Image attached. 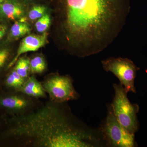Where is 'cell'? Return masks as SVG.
<instances>
[{
    "instance_id": "obj_1",
    "label": "cell",
    "mask_w": 147,
    "mask_h": 147,
    "mask_svg": "<svg viewBox=\"0 0 147 147\" xmlns=\"http://www.w3.org/2000/svg\"><path fill=\"white\" fill-rule=\"evenodd\" d=\"M67 38L81 46L82 55L100 53L123 28L130 0H61Z\"/></svg>"
},
{
    "instance_id": "obj_2",
    "label": "cell",
    "mask_w": 147,
    "mask_h": 147,
    "mask_svg": "<svg viewBox=\"0 0 147 147\" xmlns=\"http://www.w3.org/2000/svg\"><path fill=\"white\" fill-rule=\"evenodd\" d=\"M59 103L49 102L39 110L16 119L14 135L28 144L45 147H94L102 139L93 132L76 126Z\"/></svg>"
},
{
    "instance_id": "obj_3",
    "label": "cell",
    "mask_w": 147,
    "mask_h": 147,
    "mask_svg": "<svg viewBox=\"0 0 147 147\" xmlns=\"http://www.w3.org/2000/svg\"><path fill=\"white\" fill-rule=\"evenodd\" d=\"M115 97L111 104L113 113L121 124L130 133L134 134L138 129L137 114L139 106L131 104L123 86L114 84Z\"/></svg>"
},
{
    "instance_id": "obj_4",
    "label": "cell",
    "mask_w": 147,
    "mask_h": 147,
    "mask_svg": "<svg viewBox=\"0 0 147 147\" xmlns=\"http://www.w3.org/2000/svg\"><path fill=\"white\" fill-rule=\"evenodd\" d=\"M107 117L100 129L103 142L108 146L133 147L134 134L123 127L116 118L111 105L108 106Z\"/></svg>"
},
{
    "instance_id": "obj_5",
    "label": "cell",
    "mask_w": 147,
    "mask_h": 147,
    "mask_svg": "<svg viewBox=\"0 0 147 147\" xmlns=\"http://www.w3.org/2000/svg\"><path fill=\"white\" fill-rule=\"evenodd\" d=\"M42 84L45 92L53 102L62 103L79 98V94L74 87L73 80L68 75H51Z\"/></svg>"
},
{
    "instance_id": "obj_6",
    "label": "cell",
    "mask_w": 147,
    "mask_h": 147,
    "mask_svg": "<svg viewBox=\"0 0 147 147\" xmlns=\"http://www.w3.org/2000/svg\"><path fill=\"white\" fill-rule=\"evenodd\" d=\"M102 67L113 73L119 80L126 92H136L134 80L138 67L127 58L110 57L101 61Z\"/></svg>"
},
{
    "instance_id": "obj_7",
    "label": "cell",
    "mask_w": 147,
    "mask_h": 147,
    "mask_svg": "<svg viewBox=\"0 0 147 147\" xmlns=\"http://www.w3.org/2000/svg\"><path fill=\"white\" fill-rule=\"evenodd\" d=\"M47 35L45 33L42 35L31 34L22 40L16 55L9 64L7 68L14 65L20 56L28 52H35L44 46L47 41Z\"/></svg>"
},
{
    "instance_id": "obj_8",
    "label": "cell",
    "mask_w": 147,
    "mask_h": 147,
    "mask_svg": "<svg viewBox=\"0 0 147 147\" xmlns=\"http://www.w3.org/2000/svg\"><path fill=\"white\" fill-rule=\"evenodd\" d=\"M33 98L19 92L18 94L0 98V105L22 115L26 113L32 108L34 104Z\"/></svg>"
},
{
    "instance_id": "obj_9",
    "label": "cell",
    "mask_w": 147,
    "mask_h": 147,
    "mask_svg": "<svg viewBox=\"0 0 147 147\" xmlns=\"http://www.w3.org/2000/svg\"><path fill=\"white\" fill-rule=\"evenodd\" d=\"M26 3L23 0H5L0 4V17L12 20L22 19Z\"/></svg>"
},
{
    "instance_id": "obj_10",
    "label": "cell",
    "mask_w": 147,
    "mask_h": 147,
    "mask_svg": "<svg viewBox=\"0 0 147 147\" xmlns=\"http://www.w3.org/2000/svg\"><path fill=\"white\" fill-rule=\"evenodd\" d=\"M17 91L33 98H45L47 96L42 83L38 82L34 76L29 77Z\"/></svg>"
},
{
    "instance_id": "obj_11",
    "label": "cell",
    "mask_w": 147,
    "mask_h": 147,
    "mask_svg": "<svg viewBox=\"0 0 147 147\" xmlns=\"http://www.w3.org/2000/svg\"><path fill=\"white\" fill-rule=\"evenodd\" d=\"M31 31L30 26L24 21H16L10 29L9 38L11 39H17L28 34Z\"/></svg>"
},
{
    "instance_id": "obj_12",
    "label": "cell",
    "mask_w": 147,
    "mask_h": 147,
    "mask_svg": "<svg viewBox=\"0 0 147 147\" xmlns=\"http://www.w3.org/2000/svg\"><path fill=\"white\" fill-rule=\"evenodd\" d=\"M46 67V61L42 56H36L30 59V73L32 74H42Z\"/></svg>"
},
{
    "instance_id": "obj_13",
    "label": "cell",
    "mask_w": 147,
    "mask_h": 147,
    "mask_svg": "<svg viewBox=\"0 0 147 147\" xmlns=\"http://www.w3.org/2000/svg\"><path fill=\"white\" fill-rule=\"evenodd\" d=\"M14 69L22 78L26 80L30 73V59L26 57L19 58Z\"/></svg>"
},
{
    "instance_id": "obj_14",
    "label": "cell",
    "mask_w": 147,
    "mask_h": 147,
    "mask_svg": "<svg viewBox=\"0 0 147 147\" xmlns=\"http://www.w3.org/2000/svg\"><path fill=\"white\" fill-rule=\"evenodd\" d=\"M26 81V79L22 78L14 69L7 78L6 84L17 91L24 85Z\"/></svg>"
},
{
    "instance_id": "obj_15",
    "label": "cell",
    "mask_w": 147,
    "mask_h": 147,
    "mask_svg": "<svg viewBox=\"0 0 147 147\" xmlns=\"http://www.w3.org/2000/svg\"><path fill=\"white\" fill-rule=\"evenodd\" d=\"M48 8L46 5L40 4H35L29 11V18L32 21L37 20L47 13Z\"/></svg>"
},
{
    "instance_id": "obj_16",
    "label": "cell",
    "mask_w": 147,
    "mask_h": 147,
    "mask_svg": "<svg viewBox=\"0 0 147 147\" xmlns=\"http://www.w3.org/2000/svg\"><path fill=\"white\" fill-rule=\"evenodd\" d=\"M51 24L50 15L45 14L39 18L36 23L35 27L37 31L39 33H44L48 29Z\"/></svg>"
},
{
    "instance_id": "obj_17",
    "label": "cell",
    "mask_w": 147,
    "mask_h": 147,
    "mask_svg": "<svg viewBox=\"0 0 147 147\" xmlns=\"http://www.w3.org/2000/svg\"><path fill=\"white\" fill-rule=\"evenodd\" d=\"M9 55V50L7 48L0 49V69L5 64Z\"/></svg>"
},
{
    "instance_id": "obj_18",
    "label": "cell",
    "mask_w": 147,
    "mask_h": 147,
    "mask_svg": "<svg viewBox=\"0 0 147 147\" xmlns=\"http://www.w3.org/2000/svg\"><path fill=\"white\" fill-rule=\"evenodd\" d=\"M6 30V27L5 25L0 24V40L4 36Z\"/></svg>"
},
{
    "instance_id": "obj_19",
    "label": "cell",
    "mask_w": 147,
    "mask_h": 147,
    "mask_svg": "<svg viewBox=\"0 0 147 147\" xmlns=\"http://www.w3.org/2000/svg\"><path fill=\"white\" fill-rule=\"evenodd\" d=\"M25 3H27L28 2H32L33 1H37V0H23Z\"/></svg>"
},
{
    "instance_id": "obj_20",
    "label": "cell",
    "mask_w": 147,
    "mask_h": 147,
    "mask_svg": "<svg viewBox=\"0 0 147 147\" xmlns=\"http://www.w3.org/2000/svg\"><path fill=\"white\" fill-rule=\"evenodd\" d=\"M5 0H0V4H1L3 2H4L5 1Z\"/></svg>"
}]
</instances>
